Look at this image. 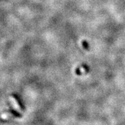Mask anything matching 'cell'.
<instances>
[{
	"instance_id": "6da1fadb",
	"label": "cell",
	"mask_w": 125,
	"mask_h": 125,
	"mask_svg": "<svg viewBox=\"0 0 125 125\" xmlns=\"http://www.w3.org/2000/svg\"><path fill=\"white\" fill-rule=\"evenodd\" d=\"M9 100H10V102L12 103V107H14V108L15 109L16 111H17L19 113H22V110H21V108H20V106L19 105L18 103H17V101H16L15 98L14 97H12V96H10V98H9Z\"/></svg>"
}]
</instances>
